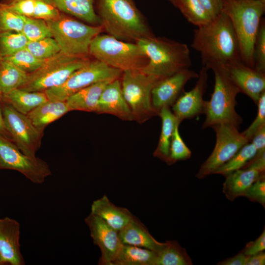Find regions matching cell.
I'll return each instance as SVG.
<instances>
[{
	"label": "cell",
	"mask_w": 265,
	"mask_h": 265,
	"mask_svg": "<svg viewBox=\"0 0 265 265\" xmlns=\"http://www.w3.org/2000/svg\"><path fill=\"white\" fill-rule=\"evenodd\" d=\"M223 11L236 34L242 62L254 68V45L265 11V0H223Z\"/></svg>",
	"instance_id": "4"
},
{
	"label": "cell",
	"mask_w": 265,
	"mask_h": 265,
	"mask_svg": "<svg viewBox=\"0 0 265 265\" xmlns=\"http://www.w3.org/2000/svg\"><path fill=\"white\" fill-rule=\"evenodd\" d=\"M249 256L241 251L232 257L227 258L217 264L218 265H245Z\"/></svg>",
	"instance_id": "47"
},
{
	"label": "cell",
	"mask_w": 265,
	"mask_h": 265,
	"mask_svg": "<svg viewBox=\"0 0 265 265\" xmlns=\"http://www.w3.org/2000/svg\"><path fill=\"white\" fill-rule=\"evenodd\" d=\"M20 225L8 217L0 218V254L5 265H24L20 250Z\"/></svg>",
	"instance_id": "18"
},
{
	"label": "cell",
	"mask_w": 265,
	"mask_h": 265,
	"mask_svg": "<svg viewBox=\"0 0 265 265\" xmlns=\"http://www.w3.org/2000/svg\"><path fill=\"white\" fill-rule=\"evenodd\" d=\"M265 172L252 167L242 168L225 177L223 193L230 201L243 196L248 189L258 180L265 177Z\"/></svg>",
	"instance_id": "20"
},
{
	"label": "cell",
	"mask_w": 265,
	"mask_h": 265,
	"mask_svg": "<svg viewBox=\"0 0 265 265\" xmlns=\"http://www.w3.org/2000/svg\"><path fill=\"white\" fill-rule=\"evenodd\" d=\"M98 12L101 26L117 39L136 43L153 35L133 0H98Z\"/></svg>",
	"instance_id": "2"
},
{
	"label": "cell",
	"mask_w": 265,
	"mask_h": 265,
	"mask_svg": "<svg viewBox=\"0 0 265 265\" xmlns=\"http://www.w3.org/2000/svg\"><path fill=\"white\" fill-rule=\"evenodd\" d=\"M60 16L58 10L48 0H35L32 18L46 21L52 20Z\"/></svg>",
	"instance_id": "41"
},
{
	"label": "cell",
	"mask_w": 265,
	"mask_h": 265,
	"mask_svg": "<svg viewBox=\"0 0 265 265\" xmlns=\"http://www.w3.org/2000/svg\"><path fill=\"white\" fill-rule=\"evenodd\" d=\"M1 95L0 94V135L12 141L11 138L5 127L0 106Z\"/></svg>",
	"instance_id": "49"
},
{
	"label": "cell",
	"mask_w": 265,
	"mask_h": 265,
	"mask_svg": "<svg viewBox=\"0 0 265 265\" xmlns=\"http://www.w3.org/2000/svg\"><path fill=\"white\" fill-rule=\"evenodd\" d=\"M94 244L101 251L99 265H111L122 244L118 232L98 216L90 212L85 218Z\"/></svg>",
	"instance_id": "14"
},
{
	"label": "cell",
	"mask_w": 265,
	"mask_h": 265,
	"mask_svg": "<svg viewBox=\"0 0 265 265\" xmlns=\"http://www.w3.org/2000/svg\"><path fill=\"white\" fill-rule=\"evenodd\" d=\"M265 249V229L260 236L254 241L247 243L242 250L245 255L250 256Z\"/></svg>",
	"instance_id": "44"
},
{
	"label": "cell",
	"mask_w": 265,
	"mask_h": 265,
	"mask_svg": "<svg viewBox=\"0 0 265 265\" xmlns=\"http://www.w3.org/2000/svg\"><path fill=\"white\" fill-rule=\"evenodd\" d=\"M111 81L95 83L70 96L65 101L70 111L80 110L96 112L101 95L106 85Z\"/></svg>",
	"instance_id": "23"
},
{
	"label": "cell",
	"mask_w": 265,
	"mask_h": 265,
	"mask_svg": "<svg viewBox=\"0 0 265 265\" xmlns=\"http://www.w3.org/2000/svg\"><path fill=\"white\" fill-rule=\"evenodd\" d=\"M156 257L151 250L122 244L111 265H154Z\"/></svg>",
	"instance_id": "28"
},
{
	"label": "cell",
	"mask_w": 265,
	"mask_h": 265,
	"mask_svg": "<svg viewBox=\"0 0 265 265\" xmlns=\"http://www.w3.org/2000/svg\"><path fill=\"white\" fill-rule=\"evenodd\" d=\"M46 23L61 52L70 56H85L89 54L91 41L104 30L102 26H90L60 15Z\"/></svg>",
	"instance_id": "7"
},
{
	"label": "cell",
	"mask_w": 265,
	"mask_h": 265,
	"mask_svg": "<svg viewBox=\"0 0 265 265\" xmlns=\"http://www.w3.org/2000/svg\"><path fill=\"white\" fill-rule=\"evenodd\" d=\"M231 80L240 90L257 105L265 91V73L248 66L242 61L223 66Z\"/></svg>",
	"instance_id": "17"
},
{
	"label": "cell",
	"mask_w": 265,
	"mask_h": 265,
	"mask_svg": "<svg viewBox=\"0 0 265 265\" xmlns=\"http://www.w3.org/2000/svg\"><path fill=\"white\" fill-rule=\"evenodd\" d=\"M156 253L154 265H192L186 249L177 240H166Z\"/></svg>",
	"instance_id": "29"
},
{
	"label": "cell",
	"mask_w": 265,
	"mask_h": 265,
	"mask_svg": "<svg viewBox=\"0 0 265 265\" xmlns=\"http://www.w3.org/2000/svg\"><path fill=\"white\" fill-rule=\"evenodd\" d=\"M48 100L45 92H29L20 88L1 96V101L4 103L25 115Z\"/></svg>",
	"instance_id": "24"
},
{
	"label": "cell",
	"mask_w": 265,
	"mask_h": 265,
	"mask_svg": "<svg viewBox=\"0 0 265 265\" xmlns=\"http://www.w3.org/2000/svg\"><path fill=\"white\" fill-rule=\"evenodd\" d=\"M122 74V93L134 120L141 122L158 114L152 105L151 91L159 80L140 70L125 71Z\"/></svg>",
	"instance_id": "9"
},
{
	"label": "cell",
	"mask_w": 265,
	"mask_h": 265,
	"mask_svg": "<svg viewBox=\"0 0 265 265\" xmlns=\"http://www.w3.org/2000/svg\"><path fill=\"white\" fill-rule=\"evenodd\" d=\"M27 76L28 73L2 58L0 66V94L2 95L19 88L26 81Z\"/></svg>",
	"instance_id": "30"
},
{
	"label": "cell",
	"mask_w": 265,
	"mask_h": 265,
	"mask_svg": "<svg viewBox=\"0 0 265 265\" xmlns=\"http://www.w3.org/2000/svg\"><path fill=\"white\" fill-rule=\"evenodd\" d=\"M244 197L250 201L260 204L265 208V177L253 183L247 191Z\"/></svg>",
	"instance_id": "42"
},
{
	"label": "cell",
	"mask_w": 265,
	"mask_h": 265,
	"mask_svg": "<svg viewBox=\"0 0 265 265\" xmlns=\"http://www.w3.org/2000/svg\"><path fill=\"white\" fill-rule=\"evenodd\" d=\"M214 75L213 91L209 101H206L204 114L206 118L203 129L220 123L233 125L239 129L242 122L236 110V97L240 93L230 78L224 67L220 64L211 66Z\"/></svg>",
	"instance_id": "5"
},
{
	"label": "cell",
	"mask_w": 265,
	"mask_h": 265,
	"mask_svg": "<svg viewBox=\"0 0 265 265\" xmlns=\"http://www.w3.org/2000/svg\"><path fill=\"white\" fill-rule=\"evenodd\" d=\"M2 58L11 62L28 74L37 70L46 60L36 57L26 48Z\"/></svg>",
	"instance_id": "36"
},
{
	"label": "cell",
	"mask_w": 265,
	"mask_h": 265,
	"mask_svg": "<svg viewBox=\"0 0 265 265\" xmlns=\"http://www.w3.org/2000/svg\"><path fill=\"white\" fill-rule=\"evenodd\" d=\"M58 10L94 26L101 21L94 7V0H48Z\"/></svg>",
	"instance_id": "26"
},
{
	"label": "cell",
	"mask_w": 265,
	"mask_h": 265,
	"mask_svg": "<svg viewBox=\"0 0 265 265\" xmlns=\"http://www.w3.org/2000/svg\"><path fill=\"white\" fill-rule=\"evenodd\" d=\"M212 20L223 11V0H198Z\"/></svg>",
	"instance_id": "45"
},
{
	"label": "cell",
	"mask_w": 265,
	"mask_h": 265,
	"mask_svg": "<svg viewBox=\"0 0 265 265\" xmlns=\"http://www.w3.org/2000/svg\"><path fill=\"white\" fill-rule=\"evenodd\" d=\"M191 47L200 53L203 66H225L241 61L238 40L228 15L223 11L209 23L194 30Z\"/></svg>",
	"instance_id": "1"
},
{
	"label": "cell",
	"mask_w": 265,
	"mask_h": 265,
	"mask_svg": "<svg viewBox=\"0 0 265 265\" xmlns=\"http://www.w3.org/2000/svg\"><path fill=\"white\" fill-rule=\"evenodd\" d=\"M168 0L170 2H171L174 5H175L176 1V0Z\"/></svg>",
	"instance_id": "51"
},
{
	"label": "cell",
	"mask_w": 265,
	"mask_h": 265,
	"mask_svg": "<svg viewBox=\"0 0 265 265\" xmlns=\"http://www.w3.org/2000/svg\"><path fill=\"white\" fill-rule=\"evenodd\" d=\"M1 107L5 127L16 146L26 155L34 158L40 148L43 131L38 129L26 115L4 103Z\"/></svg>",
	"instance_id": "13"
},
{
	"label": "cell",
	"mask_w": 265,
	"mask_h": 265,
	"mask_svg": "<svg viewBox=\"0 0 265 265\" xmlns=\"http://www.w3.org/2000/svg\"><path fill=\"white\" fill-rule=\"evenodd\" d=\"M257 105L258 112L256 117L248 128L241 132L249 142L256 132L265 126V91L261 94Z\"/></svg>",
	"instance_id": "40"
},
{
	"label": "cell",
	"mask_w": 265,
	"mask_h": 265,
	"mask_svg": "<svg viewBox=\"0 0 265 265\" xmlns=\"http://www.w3.org/2000/svg\"><path fill=\"white\" fill-rule=\"evenodd\" d=\"M1 60H2V57H1V56L0 55V63H1Z\"/></svg>",
	"instance_id": "52"
},
{
	"label": "cell",
	"mask_w": 265,
	"mask_h": 265,
	"mask_svg": "<svg viewBox=\"0 0 265 265\" xmlns=\"http://www.w3.org/2000/svg\"><path fill=\"white\" fill-rule=\"evenodd\" d=\"M91 213L103 219L118 232L129 223L134 216L127 209L113 204L106 195L93 202Z\"/></svg>",
	"instance_id": "22"
},
{
	"label": "cell",
	"mask_w": 265,
	"mask_h": 265,
	"mask_svg": "<svg viewBox=\"0 0 265 265\" xmlns=\"http://www.w3.org/2000/svg\"><path fill=\"white\" fill-rule=\"evenodd\" d=\"M96 112L112 114L124 120H134L123 95L119 79L110 81L105 87L100 97Z\"/></svg>",
	"instance_id": "19"
},
{
	"label": "cell",
	"mask_w": 265,
	"mask_h": 265,
	"mask_svg": "<svg viewBox=\"0 0 265 265\" xmlns=\"http://www.w3.org/2000/svg\"><path fill=\"white\" fill-rule=\"evenodd\" d=\"M198 77V73L187 68L159 80L151 91L152 105L156 112L159 113L162 107L172 106L183 92L186 83Z\"/></svg>",
	"instance_id": "15"
},
{
	"label": "cell",
	"mask_w": 265,
	"mask_h": 265,
	"mask_svg": "<svg viewBox=\"0 0 265 265\" xmlns=\"http://www.w3.org/2000/svg\"><path fill=\"white\" fill-rule=\"evenodd\" d=\"M35 0H16L3 4L9 10L21 16L32 17Z\"/></svg>",
	"instance_id": "43"
},
{
	"label": "cell",
	"mask_w": 265,
	"mask_h": 265,
	"mask_svg": "<svg viewBox=\"0 0 265 265\" xmlns=\"http://www.w3.org/2000/svg\"><path fill=\"white\" fill-rule=\"evenodd\" d=\"M5 265L0 254V265Z\"/></svg>",
	"instance_id": "50"
},
{
	"label": "cell",
	"mask_w": 265,
	"mask_h": 265,
	"mask_svg": "<svg viewBox=\"0 0 265 265\" xmlns=\"http://www.w3.org/2000/svg\"><path fill=\"white\" fill-rule=\"evenodd\" d=\"M21 33L29 41L52 37V33L46 21L32 17H25V23Z\"/></svg>",
	"instance_id": "35"
},
{
	"label": "cell",
	"mask_w": 265,
	"mask_h": 265,
	"mask_svg": "<svg viewBox=\"0 0 265 265\" xmlns=\"http://www.w3.org/2000/svg\"></svg>",
	"instance_id": "53"
},
{
	"label": "cell",
	"mask_w": 265,
	"mask_h": 265,
	"mask_svg": "<svg viewBox=\"0 0 265 265\" xmlns=\"http://www.w3.org/2000/svg\"><path fill=\"white\" fill-rule=\"evenodd\" d=\"M250 142L255 146L257 153L265 152V126L256 132Z\"/></svg>",
	"instance_id": "46"
},
{
	"label": "cell",
	"mask_w": 265,
	"mask_h": 265,
	"mask_svg": "<svg viewBox=\"0 0 265 265\" xmlns=\"http://www.w3.org/2000/svg\"><path fill=\"white\" fill-rule=\"evenodd\" d=\"M88 53L122 72L140 70L148 62L146 55L136 43L121 41L109 34L96 36L90 44Z\"/></svg>",
	"instance_id": "6"
},
{
	"label": "cell",
	"mask_w": 265,
	"mask_h": 265,
	"mask_svg": "<svg viewBox=\"0 0 265 265\" xmlns=\"http://www.w3.org/2000/svg\"><path fill=\"white\" fill-rule=\"evenodd\" d=\"M265 265V253L263 251L249 256L245 265Z\"/></svg>",
	"instance_id": "48"
},
{
	"label": "cell",
	"mask_w": 265,
	"mask_h": 265,
	"mask_svg": "<svg viewBox=\"0 0 265 265\" xmlns=\"http://www.w3.org/2000/svg\"><path fill=\"white\" fill-rule=\"evenodd\" d=\"M25 17L9 10L3 4L0 5V32H22Z\"/></svg>",
	"instance_id": "38"
},
{
	"label": "cell",
	"mask_w": 265,
	"mask_h": 265,
	"mask_svg": "<svg viewBox=\"0 0 265 265\" xmlns=\"http://www.w3.org/2000/svg\"><path fill=\"white\" fill-rule=\"evenodd\" d=\"M174 6L179 8L188 22L197 27L212 20L198 0H176Z\"/></svg>",
	"instance_id": "31"
},
{
	"label": "cell",
	"mask_w": 265,
	"mask_h": 265,
	"mask_svg": "<svg viewBox=\"0 0 265 265\" xmlns=\"http://www.w3.org/2000/svg\"><path fill=\"white\" fill-rule=\"evenodd\" d=\"M26 49L36 57L47 59L61 52L57 42L53 37L28 41Z\"/></svg>",
	"instance_id": "34"
},
{
	"label": "cell",
	"mask_w": 265,
	"mask_h": 265,
	"mask_svg": "<svg viewBox=\"0 0 265 265\" xmlns=\"http://www.w3.org/2000/svg\"><path fill=\"white\" fill-rule=\"evenodd\" d=\"M0 169L17 171L35 184H42L52 175L45 161L26 155L11 140L0 135Z\"/></svg>",
	"instance_id": "12"
},
{
	"label": "cell",
	"mask_w": 265,
	"mask_h": 265,
	"mask_svg": "<svg viewBox=\"0 0 265 265\" xmlns=\"http://www.w3.org/2000/svg\"><path fill=\"white\" fill-rule=\"evenodd\" d=\"M69 111L70 110L65 101L49 100L26 115L36 128L43 131L48 125L58 119Z\"/></svg>",
	"instance_id": "25"
},
{
	"label": "cell",
	"mask_w": 265,
	"mask_h": 265,
	"mask_svg": "<svg viewBox=\"0 0 265 265\" xmlns=\"http://www.w3.org/2000/svg\"><path fill=\"white\" fill-rule=\"evenodd\" d=\"M28 41L21 32H0V55L3 58L23 50Z\"/></svg>",
	"instance_id": "33"
},
{
	"label": "cell",
	"mask_w": 265,
	"mask_h": 265,
	"mask_svg": "<svg viewBox=\"0 0 265 265\" xmlns=\"http://www.w3.org/2000/svg\"><path fill=\"white\" fill-rule=\"evenodd\" d=\"M161 119V129L158 146L154 156L170 165L169 149L171 138L176 125L181 123L169 109L163 107L158 113Z\"/></svg>",
	"instance_id": "27"
},
{
	"label": "cell",
	"mask_w": 265,
	"mask_h": 265,
	"mask_svg": "<svg viewBox=\"0 0 265 265\" xmlns=\"http://www.w3.org/2000/svg\"><path fill=\"white\" fill-rule=\"evenodd\" d=\"M208 70L202 66L194 87L183 92L172 106V112L180 123L204 114L207 101L204 100L203 95L207 88Z\"/></svg>",
	"instance_id": "16"
},
{
	"label": "cell",
	"mask_w": 265,
	"mask_h": 265,
	"mask_svg": "<svg viewBox=\"0 0 265 265\" xmlns=\"http://www.w3.org/2000/svg\"><path fill=\"white\" fill-rule=\"evenodd\" d=\"M123 244L135 246L158 252L164 243L157 241L147 227L134 215L124 227L118 231Z\"/></svg>",
	"instance_id": "21"
},
{
	"label": "cell",
	"mask_w": 265,
	"mask_h": 265,
	"mask_svg": "<svg viewBox=\"0 0 265 265\" xmlns=\"http://www.w3.org/2000/svg\"><path fill=\"white\" fill-rule=\"evenodd\" d=\"M136 43L148 58L140 70L159 80L191 66L190 51L185 43L154 35L139 39Z\"/></svg>",
	"instance_id": "3"
},
{
	"label": "cell",
	"mask_w": 265,
	"mask_h": 265,
	"mask_svg": "<svg viewBox=\"0 0 265 265\" xmlns=\"http://www.w3.org/2000/svg\"><path fill=\"white\" fill-rule=\"evenodd\" d=\"M122 72L97 59L89 60L74 71L62 84L44 92L49 100L65 101L70 96L92 84L119 79Z\"/></svg>",
	"instance_id": "10"
},
{
	"label": "cell",
	"mask_w": 265,
	"mask_h": 265,
	"mask_svg": "<svg viewBox=\"0 0 265 265\" xmlns=\"http://www.w3.org/2000/svg\"><path fill=\"white\" fill-rule=\"evenodd\" d=\"M256 153L255 146L250 142L244 145L229 161L220 167L215 174L226 177L242 168Z\"/></svg>",
	"instance_id": "32"
},
{
	"label": "cell",
	"mask_w": 265,
	"mask_h": 265,
	"mask_svg": "<svg viewBox=\"0 0 265 265\" xmlns=\"http://www.w3.org/2000/svg\"><path fill=\"white\" fill-rule=\"evenodd\" d=\"M253 61L254 68L265 73V21L263 17L254 43Z\"/></svg>",
	"instance_id": "39"
},
{
	"label": "cell",
	"mask_w": 265,
	"mask_h": 265,
	"mask_svg": "<svg viewBox=\"0 0 265 265\" xmlns=\"http://www.w3.org/2000/svg\"><path fill=\"white\" fill-rule=\"evenodd\" d=\"M212 128L215 132V144L211 155L201 164L196 175L199 179L215 174L244 145L249 142L239 132V129L233 125L220 123Z\"/></svg>",
	"instance_id": "11"
},
{
	"label": "cell",
	"mask_w": 265,
	"mask_h": 265,
	"mask_svg": "<svg viewBox=\"0 0 265 265\" xmlns=\"http://www.w3.org/2000/svg\"><path fill=\"white\" fill-rule=\"evenodd\" d=\"M89 60L86 56H70L60 52L46 59L37 70L28 73L26 81L19 88L29 92H44L57 87Z\"/></svg>",
	"instance_id": "8"
},
{
	"label": "cell",
	"mask_w": 265,
	"mask_h": 265,
	"mask_svg": "<svg viewBox=\"0 0 265 265\" xmlns=\"http://www.w3.org/2000/svg\"><path fill=\"white\" fill-rule=\"evenodd\" d=\"M180 123H177L171 138L169 149L170 165L177 161L185 160L191 156V151L183 141L179 131Z\"/></svg>",
	"instance_id": "37"
}]
</instances>
